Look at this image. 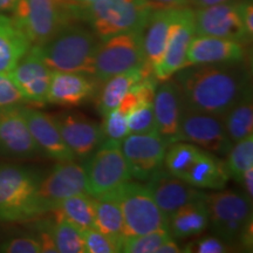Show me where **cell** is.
Listing matches in <instances>:
<instances>
[{"mask_svg":"<svg viewBox=\"0 0 253 253\" xmlns=\"http://www.w3.org/2000/svg\"><path fill=\"white\" fill-rule=\"evenodd\" d=\"M39 242L41 244V252L45 253H58V250H56L54 239H53L52 231L49 229H43L40 231L39 235Z\"/></svg>","mask_w":253,"mask_h":253,"instance_id":"cell-41","label":"cell"},{"mask_svg":"<svg viewBox=\"0 0 253 253\" xmlns=\"http://www.w3.org/2000/svg\"><path fill=\"white\" fill-rule=\"evenodd\" d=\"M149 74H154L153 69L144 67L134 68L120 74L114 75L108 80L103 81V86L97 90L96 108L101 115H107L109 112L116 109L125 99L129 90L137 84L141 79Z\"/></svg>","mask_w":253,"mask_h":253,"instance_id":"cell-25","label":"cell"},{"mask_svg":"<svg viewBox=\"0 0 253 253\" xmlns=\"http://www.w3.org/2000/svg\"><path fill=\"white\" fill-rule=\"evenodd\" d=\"M154 113L156 129L168 144L177 141L181 119L183 96L175 80H166L156 88L154 95Z\"/></svg>","mask_w":253,"mask_h":253,"instance_id":"cell-21","label":"cell"},{"mask_svg":"<svg viewBox=\"0 0 253 253\" xmlns=\"http://www.w3.org/2000/svg\"><path fill=\"white\" fill-rule=\"evenodd\" d=\"M195 36L194 9L178 7L170 27L163 58L154 71L158 82L169 80L179 69L185 67L186 53Z\"/></svg>","mask_w":253,"mask_h":253,"instance_id":"cell-14","label":"cell"},{"mask_svg":"<svg viewBox=\"0 0 253 253\" xmlns=\"http://www.w3.org/2000/svg\"><path fill=\"white\" fill-rule=\"evenodd\" d=\"M50 212L54 217L68 220L81 231L94 229V199L88 194H79L63 199Z\"/></svg>","mask_w":253,"mask_h":253,"instance_id":"cell-29","label":"cell"},{"mask_svg":"<svg viewBox=\"0 0 253 253\" xmlns=\"http://www.w3.org/2000/svg\"><path fill=\"white\" fill-rule=\"evenodd\" d=\"M32 47L13 19L0 14V73H9Z\"/></svg>","mask_w":253,"mask_h":253,"instance_id":"cell-27","label":"cell"},{"mask_svg":"<svg viewBox=\"0 0 253 253\" xmlns=\"http://www.w3.org/2000/svg\"><path fill=\"white\" fill-rule=\"evenodd\" d=\"M169 145L164 155L163 169L170 175L182 178L201 154L202 149L185 141H177Z\"/></svg>","mask_w":253,"mask_h":253,"instance_id":"cell-31","label":"cell"},{"mask_svg":"<svg viewBox=\"0 0 253 253\" xmlns=\"http://www.w3.org/2000/svg\"><path fill=\"white\" fill-rule=\"evenodd\" d=\"M230 1H235V0H186V4L195 6L196 8H202V7H208V6L224 4V2H230Z\"/></svg>","mask_w":253,"mask_h":253,"instance_id":"cell-46","label":"cell"},{"mask_svg":"<svg viewBox=\"0 0 253 253\" xmlns=\"http://www.w3.org/2000/svg\"><path fill=\"white\" fill-rule=\"evenodd\" d=\"M145 182L158 208L168 219L190 202L204 197L203 191H199V189L188 184L179 177L170 175L163 168L154 172Z\"/></svg>","mask_w":253,"mask_h":253,"instance_id":"cell-18","label":"cell"},{"mask_svg":"<svg viewBox=\"0 0 253 253\" xmlns=\"http://www.w3.org/2000/svg\"><path fill=\"white\" fill-rule=\"evenodd\" d=\"M178 7L154 8L142 30V45L145 63L155 71L166 50L168 37Z\"/></svg>","mask_w":253,"mask_h":253,"instance_id":"cell-23","label":"cell"},{"mask_svg":"<svg viewBox=\"0 0 253 253\" xmlns=\"http://www.w3.org/2000/svg\"><path fill=\"white\" fill-rule=\"evenodd\" d=\"M168 145L157 131L126 136L121 141V149L132 178L145 182L154 172L162 169Z\"/></svg>","mask_w":253,"mask_h":253,"instance_id":"cell-12","label":"cell"},{"mask_svg":"<svg viewBox=\"0 0 253 253\" xmlns=\"http://www.w3.org/2000/svg\"><path fill=\"white\" fill-rule=\"evenodd\" d=\"M203 199L210 224L217 236L227 244L240 243L246 227L252 224L251 199L229 190L204 194Z\"/></svg>","mask_w":253,"mask_h":253,"instance_id":"cell-8","label":"cell"},{"mask_svg":"<svg viewBox=\"0 0 253 253\" xmlns=\"http://www.w3.org/2000/svg\"><path fill=\"white\" fill-rule=\"evenodd\" d=\"M0 252L6 253H40L41 244L39 239L31 236L18 237L9 239L0 245Z\"/></svg>","mask_w":253,"mask_h":253,"instance_id":"cell-40","label":"cell"},{"mask_svg":"<svg viewBox=\"0 0 253 253\" xmlns=\"http://www.w3.org/2000/svg\"><path fill=\"white\" fill-rule=\"evenodd\" d=\"M19 0H0V14L11 12Z\"/></svg>","mask_w":253,"mask_h":253,"instance_id":"cell-47","label":"cell"},{"mask_svg":"<svg viewBox=\"0 0 253 253\" xmlns=\"http://www.w3.org/2000/svg\"><path fill=\"white\" fill-rule=\"evenodd\" d=\"M79 194H88L86 169L74 160L60 161L40 181L38 196L41 212H50L63 199Z\"/></svg>","mask_w":253,"mask_h":253,"instance_id":"cell-11","label":"cell"},{"mask_svg":"<svg viewBox=\"0 0 253 253\" xmlns=\"http://www.w3.org/2000/svg\"><path fill=\"white\" fill-rule=\"evenodd\" d=\"M88 195L94 198L114 196L132 176L121 149V142L104 140L84 167Z\"/></svg>","mask_w":253,"mask_h":253,"instance_id":"cell-6","label":"cell"},{"mask_svg":"<svg viewBox=\"0 0 253 253\" xmlns=\"http://www.w3.org/2000/svg\"><path fill=\"white\" fill-rule=\"evenodd\" d=\"M23 113L30 132L41 154L58 161L75 160L74 154L63 142L53 116L34 108H25Z\"/></svg>","mask_w":253,"mask_h":253,"instance_id":"cell-20","label":"cell"},{"mask_svg":"<svg viewBox=\"0 0 253 253\" xmlns=\"http://www.w3.org/2000/svg\"><path fill=\"white\" fill-rule=\"evenodd\" d=\"M190 108L224 115L248 91L250 72L242 62L188 66L175 74Z\"/></svg>","mask_w":253,"mask_h":253,"instance_id":"cell-1","label":"cell"},{"mask_svg":"<svg viewBox=\"0 0 253 253\" xmlns=\"http://www.w3.org/2000/svg\"><path fill=\"white\" fill-rule=\"evenodd\" d=\"M100 42L90 28L75 21L37 48L52 72L94 75V59Z\"/></svg>","mask_w":253,"mask_h":253,"instance_id":"cell-2","label":"cell"},{"mask_svg":"<svg viewBox=\"0 0 253 253\" xmlns=\"http://www.w3.org/2000/svg\"><path fill=\"white\" fill-rule=\"evenodd\" d=\"M23 102V95L9 73H0V108L20 106Z\"/></svg>","mask_w":253,"mask_h":253,"instance_id":"cell-38","label":"cell"},{"mask_svg":"<svg viewBox=\"0 0 253 253\" xmlns=\"http://www.w3.org/2000/svg\"><path fill=\"white\" fill-rule=\"evenodd\" d=\"M79 8L80 4L73 0H19L11 18L32 46H41L69 24L80 21Z\"/></svg>","mask_w":253,"mask_h":253,"instance_id":"cell-3","label":"cell"},{"mask_svg":"<svg viewBox=\"0 0 253 253\" xmlns=\"http://www.w3.org/2000/svg\"><path fill=\"white\" fill-rule=\"evenodd\" d=\"M226 161L230 177L237 182H242L246 170L253 167V135L235 142L229 150Z\"/></svg>","mask_w":253,"mask_h":253,"instance_id":"cell-33","label":"cell"},{"mask_svg":"<svg viewBox=\"0 0 253 253\" xmlns=\"http://www.w3.org/2000/svg\"><path fill=\"white\" fill-rule=\"evenodd\" d=\"M243 23L250 39L253 36V6L251 1H242Z\"/></svg>","mask_w":253,"mask_h":253,"instance_id":"cell-42","label":"cell"},{"mask_svg":"<svg viewBox=\"0 0 253 253\" xmlns=\"http://www.w3.org/2000/svg\"><path fill=\"white\" fill-rule=\"evenodd\" d=\"M40 176L31 169L0 166V221H23L42 214Z\"/></svg>","mask_w":253,"mask_h":253,"instance_id":"cell-5","label":"cell"},{"mask_svg":"<svg viewBox=\"0 0 253 253\" xmlns=\"http://www.w3.org/2000/svg\"><path fill=\"white\" fill-rule=\"evenodd\" d=\"M203 198L190 202L169 217L168 231L172 238H191L202 235L208 229L210 219Z\"/></svg>","mask_w":253,"mask_h":253,"instance_id":"cell-26","label":"cell"},{"mask_svg":"<svg viewBox=\"0 0 253 253\" xmlns=\"http://www.w3.org/2000/svg\"><path fill=\"white\" fill-rule=\"evenodd\" d=\"M94 229L123 242L125 224L120 205L114 197L94 198Z\"/></svg>","mask_w":253,"mask_h":253,"instance_id":"cell-30","label":"cell"},{"mask_svg":"<svg viewBox=\"0 0 253 253\" xmlns=\"http://www.w3.org/2000/svg\"><path fill=\"white\" fill-rule=\"evenodd\" d=\"M73 1L78 2V4L80 5H88V4H91V2L97 1V0H73Z\"/></svg>","mask_w":253,"mask_h":253,"instance_id":"cell-48","label":"cell"},{"mask_svg":"<svg viewBox=\"0 0 253 253\" xmlns=\"http://www.w3.org/2000/svg\"><path fill=\"white\" fill-rule=\"evenodd\" d=\"M171 238L168 230H157L140 236L126 237L121 245L125 253H156L166 240Z\"/></svg>","mask_w":253,"mask_h":253,"instance_id":"cell-34","label":"cell"},{"mask_svg":"<svg viewBox=\"0 0 253 253\" xmlns=\"http://www.w3.org/2000/svg\"><path fill=\"white\" fill-rule=\"evenodd\" d=\"M154 8L163 7H183L186 5V0H147Z\"/></svg>","mask_w":253,"mask_h":253,"instance_id":"cell-43","label":"cell"},{"mask_svg":"<svg viewBox=\"0 0 253 253\" xmlns=\"http://www.w3.org/2000/svg\"><path fill=\"white\" fill-rule=\"evenodd\" d=\"M0 155L19 160L42 155L32 137L23 107L0 108Z\"/></svg>","mask_w":253,"mask_h":253,"instance_id":"cell-16","label":"cell"},{"mask_svg":"<svg viewBox=\"0 0 253 253\" xmlns=\"http://www.w3.org/2000/svg\"><path fill=\"white\" fill-rule=\"evenodd\" d=\"M54 224L50 226L53 239L59 253H84L82 231L68 220L54 217Z\"/></svg>","mask_w":253,"mask_h":253,"instance_id":"cell-32","label":"cell"},{"mask_svg":"<svg viewBox=\"0 0 253 253\" xmlns=\"http://www.w3.org/2000/svg\"><path fill=\"white\" fill-rule=\"evenodd\" d=\"M181 252H183V250L179 248V245L175 242V239H172V237L166 240V242H164L156 251V253H181Z\"/></svg>","mask_w":253,"mask_h":253,"instance_id":"cell-45","label":"cell"},{"mask_svg":"<svg viewBox=\"0 0 253 253\" xmlns=\"http://www.w3.org/2000/svg\"><path fill=\"white\" fill-rule=\"evenodd\" d=\"M99 90V80L84 73L53 72L47 103L78 107L93 99Z\"/></svg>","mask_w":253,"mask_h":253,"instance_id":"cell-19","label":"cell"},{"mask_svg":"<svg viewBox=\"0 0 253 253\" xmlns=\"http://www.w3.org/2000/svg\"><path fill=\"white\" fill-rule=\"evenodd\" d=\"M195 32L197 36L224 38L244 42L246 33L242 15V1H230L208 6L194 11Z\"/></svg>","mask_w":253,"mask_h":253,"instance_id":"cell-13","label":"cell"},{"mask_svg":"<svg viewBox=\"0 0 253 253\" xmlns=\"http://www.w3.org/2000/svg\"><path fill=\"white\" fill-rule=\"evenodd\" d=\"M245 48L242 42L210 36H196L186 53L185 67L205 63L243 62Z\"/></svg>","mask_w":253,"mask_h":253,"instance_id":"cell-22","label":"cell"},{"mask_svg":"<svg viewBox=\"0 0 253 253\" xmlns=\"http://www.w3.org/2000/svg\"><path fill=\"white\" fill-rule=\"evenodd\" d=\"M144 66L142 31L126 32L101 40L94 59V77L103 82L120 73Z\"/></svg>","mask_w":253,"mask_h":253,"instance_id":"cell-9","label":"cell"},{"mask_svg":"<svg viewBox=\"0 0 253 253\" xmlns=\"http://www.w3.org/2000/svg\"><path fill=\"white\" fill-rule=\"evenodd\" d=\"M126 114L123 113L120 108H116L103 116V141L113 140L121 142L126 136L129 135L128 122H126Z\"/></svg>","mask_w":253,"mask_h":253,"instance_id":"cell-37","label":"cell"},{"mask_svg":"<svg viewBox=\"0 0 253 253\" xmlns=\"http://www.w3.org/2000/svg\"><path fill=\"white\" fill-rule=\"evenodd\" d=\"M153 9L147 0H97L80 5L79 20L104 40L116 34L142 31Z\"/></svg>","mask_w":253,"mask_h":253,"instance_id":"cell-4","label":"cell"},{"mask_svg":"<svg viewBox=\"0 0 253 253\" xmlns=\"http://www.w3.org/2000/svg\"><path fill=\"white\" fill-rule=\"evenodd\" d=\"M53 119L63 142L75 157L88 158L103 142L102 128L80 113H60Z\"/></svg>","mask_w":253,"mask_h":253,"instance_id":"cell-17","label":"cell"},{"mask_svg":"<svg viewBox=\"0 0 253 253\" xmlns=\"http://www.w3.org/2000/svg\"><path fill=\"white\" fill-rule=\"evenodd\" d=\"M52 73L40 56L37 46H32L9 72V75L20 90L25 102L43 106L47 103Z\"/></svg>","mask_w":253,"mask_h":253,"instance_id":"cell-15","label":"cell"},{"mask_svg":"<svg viewBox=\"0 0 253 253\" xmlns=\"http://www.w3.org/2000/svg\"><path fill=\"white\" fill-rule=\"evenodd\" d=\"M110 197L118 201L121 209L126 237L168 230V217L158 208L145 184L129 181Z\"/></svg>","mask_w":253,"mask_h":253,"instance_id":"cell-7","label":"cell"},{"mask_svg":"<svg viewBox=\"0 0 253 253\" xmlns=\"http://www.w3.org/2000/svg\"><path fill=\"white\" fill-rule=\"evenodd\" d=\"M231 178L226 163L209 151L202 150L182 179L197 189L223 190Z\"/></svg>","mask_w":253,"mask_h":253,"instance_id":"cell-24","label":"cell"},{"mask_svg":"<svg viewBox=\"0 0 253 253\" xmlns=\"http://www.w3.org/2000/svg\"><path fill=\"white\" fill-rule=\"evenodd\" d=\"M84 253H116L121 252L122 243L104 235L96 229L82 231Z\"/></svg>","mask_w":253,"mask_h":253,"instance_id":"cell-36","label":"cell"},{"mask_svg":"<svg viewBox=\"0 0 253 253\" xmlns=\"http://www.w3.org/2000/svg\"><path fill=\"white\" fill-rule=\"evenodd\" d=\"M129 134H144L157 131L153 101H145L136 106L126 116Z\"/></svg>","mask_w":253,"mask_h":253,"instance_id":"cell-35","label":"cell"},{"mask_svg":"<svg viewBox=\"0 0 253 253\" xmlns=\"http://www.w3.org/2000/svg\"><path fill=\"white\" fill-rule=\"evenodd\" d=\"M227 137L232 143L252 135L253 102L251 89L240 97L223 115Z\"/></svg>","mask_w":253,"mask_h":253,"instance_id":"cell-28","label":"cell"},{"mask_svg":"<svg viewBox=\"0 0 253 253\" xmlns=\"http://www.w3.org/2000/svg\"><path fill=\"white\" fill-rule=\"evenodd\" d=\"M177 141L190 142L205 151L218 155H226L233 144L227 137L223 115L192 109L184 101Z\"/></svg>","mask_w":253,"mask_h":253,"instance_id":"cell-10","label":"cell"},{"mask_svg":"<svg viewBox=\"0 0 253 253\" xmlns=\"http://www.w3.org/2000/svg\"><path fill=\"white\" fill-rule=\"evenodd\" d=\"M242 183L244 185L245 191H246V196L252 201V196H253V167L250 168V169L246 170L243 175L242 178Z\"/></svg>","mask_w":253,"mask_h":253,"instance_id":"cell-44","label":"cell"},{"mask_svg":"<svg viewBox=\"0 0 253 253\" xmlns=\"http://www.w3.org/2000/svg\"><path fill=\"white\" fill-rule=\"evenodd\" d=\"M231 249L227 243L220 239L219 237H203L194 242L189 243L183 252L188 253H225L230 252Z\"/></svg>","mask_w":253,"mask_h":253,"instance_id":"cell-39","label":"cell"}]
</instances>
